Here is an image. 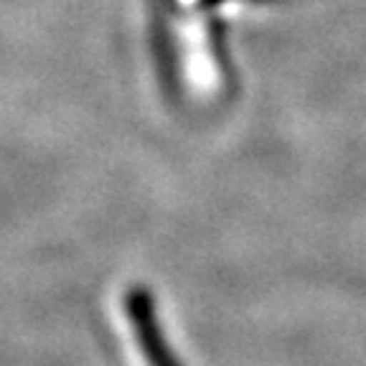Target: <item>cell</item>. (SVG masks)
Returning <instances> with one entry per match:
<instances>
[{"label":"cell","mask_w":366,"mask_h":366,"mask_svg":"<svg viewBox=\"0 0 366 366\" xmlns=\"http://www.w3.org/2000/svg\"><path fill=\"white\" fill-rule=\"evenodd\" d=\"M171 36L181 84L199 97L214 94L222 86V69L214 51L209 18L199 8V0H176Z\"/></svg>","instance_id":"6da1fadb"}]
</instances>
